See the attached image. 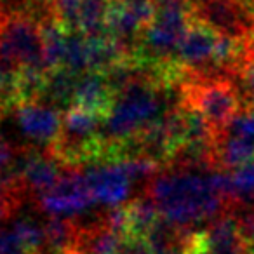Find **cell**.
<instances>
[{
	"label": "cell",
	"instance_id": "obj_9",
	"mask_svg": "<svg viewBox=\"0 0 254 254\" xmlns=\"http://www.w3.org/2000/svg\"><path fill=\"white\" fill-rule=\"evenodd\" d=\"M85 178L94 195L96 204H103L106 207L126 204L132 180L120 160L92 164L85 171Z\"/></svg>",
	"mask_w": 254,
	"mask_h": 254
},
{
	"label": "cell",
	"instance_id": "obj_16",
	"mask_svg": "<svg viewBox=\"0 0 254 254\" xmlns=\"http://www.w3.org/2000/svg\"><path fill=\"white\" fill-rule=\"evenodd\" d=\"M108 0H82L78 11V32L92 37L106 32Z\"/></svg>",
	"mask_w": 254,
	"mask_h": 254
},
{
	"label": "cell",
	"instance_id": "obj_23",
	"mask_svg": "<svg viewBox=\"0 0 254 254\" xmlns=\"http://www.w3.org/2000/svg\"><path fill=\"white\" fill-rule=\"evenodd\" d=\"M23 200H25V195L23 193L0 190V223L7 221V219L19 209Z\"/></svg>",
	"mask_w": 254,
	"mask_h": 254
},
{
	"label": "cell",
	"instance_id": "obj_17",
	"mask_svg": "<svg viewBox=\"0 0 254 254\" xmlns=\"http://www.w3.org/2000/svg\"><path fill=\"white\" fill-rule=\"evenodd\" d=\"M228 173L232 181V198L237 207L254 200V159Z\"/></svg>",
	"mask_w": 254,
	"mask_h": 254
},
{
	"label": "cell",
	"instance_id": "obj_10",
	"mask_svg": "<svg viewBox=\"0 0 254 254\" xmlns=\"http://www.w3.org/2000/svg\"><path fill=\"white\" fill-rule=\"evenodd\" d=\"M117 92L112 87L106 73L101 71H85L78 77V84L75 89L73 105L89 113L101 117L103 120L110 115L115 105Z\"/></svg>",
	"mask_w": 254,
	"mask_h": 254
},
{
	"label": "cell",
	"instance_id": "obj_24",
	"mask_svg": "<svg viewBox=\"0 0 254 254\" xmlns=\"http://www.w3.org/2000/svg\"><path fill=\"white\" fill-rule=\"evenodd\" d=\"M117 254H153V249L146 237L127 235Z\"/></svg>",
	"mask_w": 254,
	"mask_h": 254
},
{
	"label": "cell",
	"instance_id": "obj_22",
	"mask_svg": "<svg viewBox=\"0 0 254 254\" xmlns=\"http://www.w3.org/2000/svg\"><path fill=\"white\" fill-rule=\"evenodd\" d=\"M237 84H239L240 91H242L246 106L254 110V60H249L244 63L239 78H237Z\"/></svg>",
	"mask_w": 254,
	"mask_h": 254
},
{
	"label": "cell",
	"instance_id": "obj_4",
	"mask_svg": "<svg viewBox=\"0 0 254 254\" xmlns=\"http://www.w3.org/2000/svg\"><path fill=\"white\" fill-rule=\"evenodd\" d=\"M180 99L202 112L218 138L246 106L239 84L230 77H185Z\"/></svg>",
	"mask_w": 254,
	"mask_h": 254
},
{
	"label": "cell",
	"instance_id": "obj_13",
	"mask_svg": "<svg viewBox=\"0 0 254 254\" xmlns=\"http://www.w3.org/2000/svg\"><path fill=\"white\" fill-rule=\"evenodd\" d=\"M80 223L71 216H49L44 225L46 247L51 254H66L77 249Z\"/></svg>",
	"mask_w": 254,
	"mask_h": 254
},
{
	"label": "cell",
	"instance_id": "obj_5",
	"mask_svg": "<svg viewBox=\"0 0 254 254\" xmlns=\"http://www.w3.org/2000/svg\"><path fill=\"white\" fill-rule=\"evenodd\" d=\"M181 247L185 254H249L237 211L214 218L204 230H190Z\"/></svg>",
	"mask_w": 254,
	"mask_h": 254
},
{
	"label": "cell",
	"instance_id": "obj_21",
	"mask_svg": "<svg viewBox=\"0 0 254 254\" xmlns=\"http://www.w3.org/2000/svg\"><path fill=\"white\" fill-rule=\"evenodd\" d=\"M0 254H42L33 253L14 230H2L0 232Z\"/></svg>",
	"mask_w": 254,
	"mask_h": 254
},
{
	"label": "cell",
	"instance_id": "obj_18",
	"mask_svg": "<svg viewBox=\"0 0 254 254\" xmlns=\"http://www.w3.org/2000/svg\"><path fill=\"white\" fill-rule=\"evenodd\" d=\"M63 66L75 73L82 75L89 70L87 68V39L82 32H70L66 39Z\"/></svg>",
	"mask_w": 254,
	"mask_h": 254
},
{
	"label": "cell",
	"instance_id": "obj_25",
	"mask_svg": "<svg viewBox=\"0 0 254 254\" xmlns=\"http://www.w3.org/2000/svg\"><path fill=\"white\" fill-rule=\"evenodd\" d=\"M16 153H18V148H14V146L5 139L2 131H0V173L14 160Z\"/></svg>",
	"mask_w": 254,
	"mask_h": 254
},
{
	"label": "cell",
	"instance_id": "obj_1",
	"mask_svg": "<svg viewBox=\"0 0 254 254\" xmlns=\"http://www.w3.org/2000/svg\"><path fill=\"white\" fill-rule=\"evenodd\" d=\"M145 193L155 202L160 216L176 226L195 230L202 221L237 211L211 183L209 171L166 167L146 183Z\"/></svg>",
	"mask_w": 254,
	"mask_h": 254
},
{
	"label": "cell",
	"instance_id": "obj_15",
	"mask_svg": "<svg viewBox=\"0 0 254 254\" xmlns=\"http://www.w3.org/2000/svg\"><path fill=\"white\" fill-rule=\"evenodd\" d=\"M127 216H129V235L146 237L150 230L160 219V211L155 202L146 193L126 202Z\"/></svg>",
	"mask_w": 254,
	"mask_h": 254
},
{
	"label": "cell",
	"instance_id": "obj_3",
	"mask_svg": "<svg viewBox=\"0 0 254 254\" xmlns=\"http://www.w3.org/2000/svg\"><path fill=\"white\" fill-rule=\"evenodd\" d=\"M44 4L4 9L0 19V60L21 70L47 71L39 16Z\"/></svg>",
	"mask_w": 254,
	"mask_h": 254
},
{
	"label": "cell",
	"instance_id": "obj_8",
	"mask_svg": "<svg viewBox=\"0 0 254 254\" xmlns=\"http://www.w3.org/2000/svg\"><path fill=\"white\" fill-rule=\"evenodd\" d=\"M63 110L44 101H25L14 108L23 134L42 148H49L56 141L63 124Z\"/></svg>",
	"mask_w": 254,
	"mask_h": 254
},
{
	"label": "cell",
	"instance_id": "obj_12",
	"mask_svg": "<svg viewBox=\"0 0 254 254\" xmlns=\"http://www.w3.org/2000/svg\"><path fill=\"white\" fill-rule=\"evenodd\" d=\"M78 77H80V75L68 70L66 66H60V68H54V70L47 71L42 99H40V101L49 103V105L56 106V108L63 110V112L68 110L73 105Z\"/></svg>",
	"mask_w": 254,
	"mask_h": 254
},
{
	"label": "cell",
	"instance_id": "obj_20",
	"mask_svg": "<svg viewBox=\"0 0 254 254\" xmlns=\"http://www.w3.org/2000/svg\"><path fill=\"white\" fill-rule=\"evenodd\" d=\"M221 136H237V138L254 141V110L249 106H244L235 115V119L228 124L226 131Z\"/></svg>",
	"mask_w": 254,
	"mask_h": 254
},
{
	"label": "cell",
	"instance_id": "obj_6",
	"mask_svg": "<svg viewBox=\"0 0 254 254\" xmlns=\"http://www.w3.org/2000/svg\"><path fill=\"white\" fill-rule=\"evenodd\" d=\"M39 209L49 216H77L96 204L94 195L80 167H66L51 190L37 197Z\"/></svg>",
	"mask_w": 254,
	"mask_h": 254
},
{
	"label": "cell",
	"instance_id": "obj_2",
	"mask_svg": "<svg viewBox=\"0 0 254 254\" xmlns=\"http://www.w3.org/2000/svg\"><path fill=\"white\" fill-rule=\"evenodd\" d=\"M180 89L167 87L155 75L139 66V71L117 92L115 105L103 122V138L106 148L122 145L155 122L166 113L173 103L169 94H178ZM105 160V159H103Z\"/></svg>",
	"mask_w": 254,
	"mask_h": 254
},
{
	"label": "cell",
	"instance_id": "obj_11",
	"mask_svg": "<svg viewBox=\"0 0 254 254\" xmlns=\"http://www.w3.org/2000/svg\"><path fill=\"white\" fill-rule=\"evenodd\" d=\"M126 235L112 230L101 218L92 223H80L77 251L85 254H117Z\"/></svg>",
	"mask_w": 254,
	"mask_h": 254
},
{
	"label": "cell",
	"instance_id": "obj_14",
	"mask_svg": "<svg viewBox=\"0 0 254 254\" xmlns=\"http://www.w3.org/2000/svg\"><path fill=\"white\" fill-rule=\"evenodd\" d=\"M254 159V141L237 136H221L216 143V167L232 171Z\"/></svg>",
	"mask_w": 254,
	"mask_h": 254
},
{
	"label": "cell",
	"instance_id": "obj_19",
	"mask_svg": "<svg viewBox=\"0 0 254 254\" xmlns=\"http://www.w3.org/2000/svg\"><path fill=\"white\" fill-rule=\"evenodd\" d=\"M12 230L19 235V239L33 251V253H42V247H46V233L44 226H39L35 221L28 218H21L12 225Z\"/></svg>",
	"mask_w": 254,
	"mask_h": 254
},
{
	"label": "cell",
	"instance_id": "obj_7",
	"mask_svg": "<svg viewBox=\"0 0 254 254\" xmlns=\"http://www.w3.org/2000/svg\"><path fill=\"white\" fill-rule=\"evenodd\" d=\"M153 16V0H108L106 32L134 53L139 37Z\"/></svg>",
	"mask_w": 254,
	"mask_h": 254
}]
</instances>
